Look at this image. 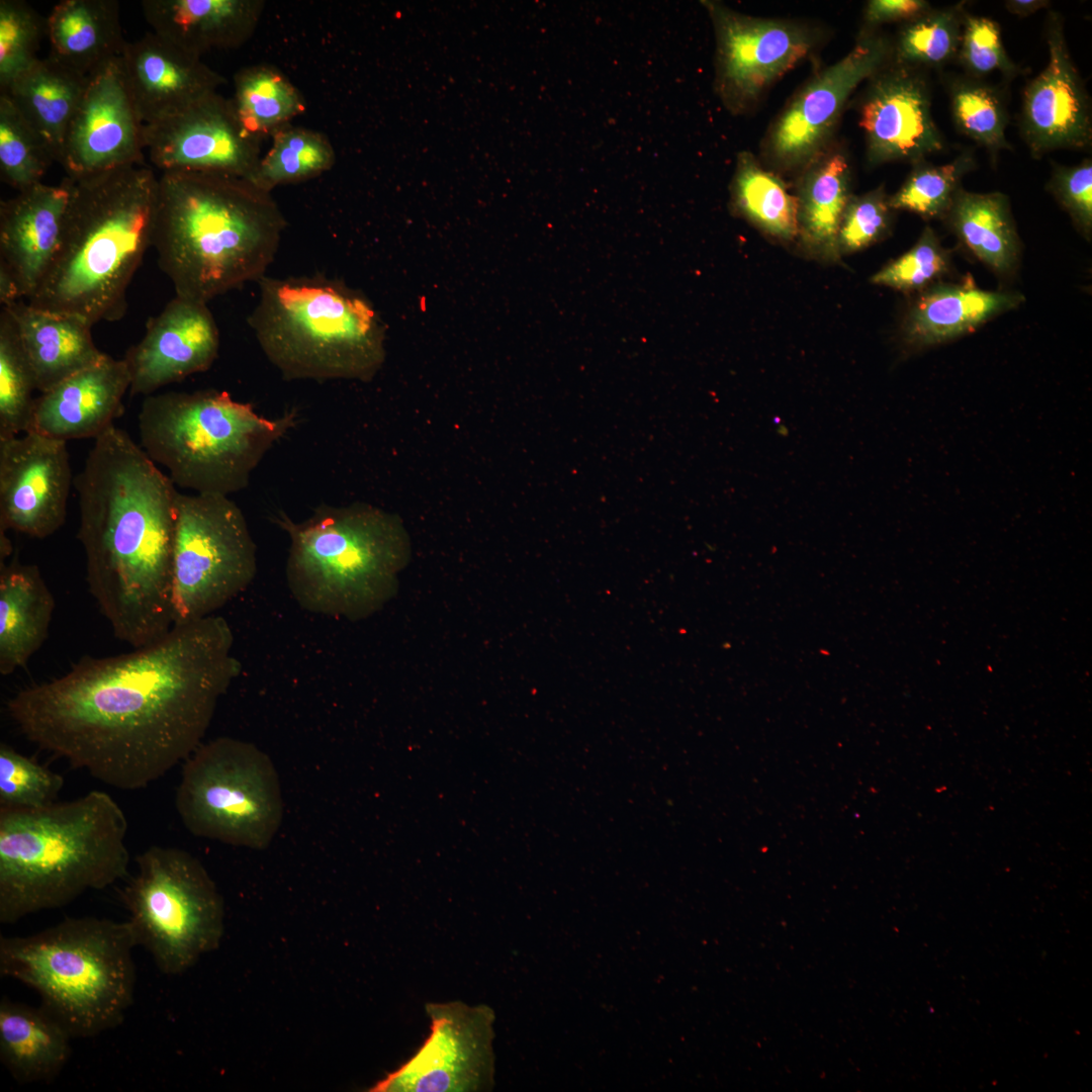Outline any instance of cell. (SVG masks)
<instances>
[{
  "label": "cell",
  "mask_w": 1092,
  "mask_h": 1092,
  "mask_svg": "<svg viewBox=\"0 0 1092 1092\" xmlns=\"http://www.w3.org/2000/svg\"><path fill=\"white\" fill-rule=\"evenodd\" d=\"M220 616L173 626L133 651L84 655L65 674L19 691L8 712L32 743L120 790L145 788L202 743L242 672Z\"/></svg>",
  "instance_id": "cell-1"
},
{
  "label": "cell",
  "mask_w": 1092,
  "mask_h": 1092,
  "mask_svg": "<svg viewBox=\"0 0 1092 1092\" xmlns=\"http://www.w3.org/2000/svg\"><path fill=\"white\" fill-rule=\"evenodd\" d=\"M846 157L831 153L817 157L803 176L798 200L799 234L814 253L835 260L838 232L849 193Z\"/></svg>",
  "instance_id": "cell-33"
},
{
  "label": "cell",
  "mask_w": 1092,
  "mask_h": 1092,
  "mask_svg": "<svg viewBox=\"0 0 1092 1092\" xmlns=\"http://www.w3.org/2000/svg\"><path fill=\"white\" fill-rule=\"evenodd\" d=\"M129 387L124 360L105 354L35 397L27 431L66 442L95 440L122 414Z\"/></svg>",
  "instance_id": "cell-23"
},
{
  "label": "cell",
  "mask_w": 1092,
  "mask_h": 1092,
  "mask_svg": "<svg viewBox=\"0 0 1092 1092\" xmlns=\"http://www.w3.org/2000/svg\"><path fill=\"white\" fill-rule=\"evenodd\" d=\"M964 2L931 8L906 22L899 32L894 62L915 69L940 68L956 61L964 16Z\"/></svg>",
  "instance_id": "cell-38"
},
{
  "label": "cell",
  "mask_w": 1092,
  "mask_h": 1092,
  "mask_svg": "<svg viewBox=\"0 0 1092 1092\" xmlns=\"http://www.w3.org/2000/svg\"><path fill=\"white\" fill-rule=\"evenodd\" d=\"M136 946L127 921L67 917L38 932L0 936V974L32 989L73 1038L118 1026L133 1003Z\"/></svg>",
  "instance_id": "cell-7"
},
{
  "label": "cell",
  "mask_w": 1092,
  "mask_h": 1092,
  "mask_svg": "<svg viewBox=\"0 0 1092 1092\" xmlns=\"http://www.w3.org/2000/svg\"><path fill=\"white\" fill-rule=\"evenodd\" d=\"M52 58L89 76L120 57L125 41L116 0H63L47 18Z\"/></svg>",
  "instance_id": "cell-30"
},
{
  "label": "cell",
  "mask_w": 1092,
  "mask_h": 1092,
  "mask_svg": "<svg viewBox=\"0 0 1092 1092\" xmlns=\"http://www.w3.org/2000/svg\"><path fill=\"white\" fill-rule=\"evenodd\" d=\"M272 136L269 151L249 177L266 191L313 178L330 170L335 163L331 143L317 131L286 125Z\"/></svg>",
  "instance_id": "cell-36"
},
{
  "label": "cell",
  "mask_w": 1092,
  "mask_h": 1092,
  "mask_svg": "<svg viewBox=\"0 0 1092 1092\" xmlns=\"http://www.w3.org/2000/svg\"><path fill=\"white\" fill-rule=\"evenodd\" d=\"M54 156L43 140L17 110L11 100L0 94V173L6 184L22 191L38 183Z\"/></svg>",
  "instance_id": "cell-41"
},
{
  "label": "cell",
  "mask_w": 1092,
  "mask_h": 1092,
  "mask_svg": "<svg viewBox=\"0 0 1092 1092\" xmlns=\"http://www.w3.org/2000/svg\"><path fill=\"white\" fill-rule=\"evenodd\" d=\"M144 124L128 91L121 56L88 76L68 126L59 164L80 178L145 165Z\"/></svg>",
  "instance_id": "cell-17"
},
{
  "label": "cell",
  "mask_w": 1092,
  "mask_h": 1092,
  "mask_svg": "<svg viewBox=\"0 0 1092 1092\" xmlns=\"http://www.w3.org/2000/svg\"><path fill=\"white\" fill-rule=\"evenodd\" d=\"M1045 39L1049 61L1026 84L1019 119L1020 133L1036 159L1058 150L1087 151L1092 145L1091 100L1058 12L1049 13Z\"/></svg>",
  "instance_id": "cell-20"
},
{
  "label": "cell",
  "mask_w": 1092,
  "mask_h": 1092,
  "mask_svg": "<svg viewBox=\"0 0 1092 1092\" xmlns=\"http://www.w3.org/2000/svg\"><path fill=\"white\" fill-rule=\"evenodd\" d=\"M84 76L48 56L17 75L6 95L59 163L64 139L86 88Z\"/></svg>",
  "instance_id": "cell-31"
},
{
  "label": "cell",
  "mask_w": 1092,
  "mask_h": 1092,
  "mask_svg": "<svg viewBox=\"0 0 1092 1092\" xmlns=\"http://www.w3.org/2000/svg\"><path fill=\"white\" fill-rule=\"evenodd\" d=\"M1023 300L1017 292L981 289L972 279L960 283L940 281L918 293L905 316L903 338L915 349L945 343L975 331Z\"/></svg>",
  "instance_id": "cell-26"
},
{
  "label": "cell",
  "mask_w": 1092,
  "mask_h": 1092,
  "mask_svg": "<svg viewBox=\"0 0 1092 1092\" xmlns=\"http://www.w3.org/2000/svg\"><path fill=\"white\" fill-rule=\"evenodd\" d=\"M121 62L132 102L143 124L163 119L216 92L225 80L156 33L126 42Z\"/></svg>",
  "instance_id": "cell-22"
},
{
  "label": "cell",
  "mask_w": 1092,
  "mask_h": 1092,
  "mask_svg": "<svg viewBox=\"0 0 1092 1092\" xmlns=\"http://www.w3.org/2000/svg\"><path fill=\"white\" fill-rule=\"evenodd\" d=\"M949 267L948 251L927 225L908 252L883 267L871 281L906 293H920L940 282Z\"/></svg>",
  "instance_id": "cell-44"
},
{
  "label": "cell",
  "mask_w": 1092,
  "mask_h": 1092,
  "mask_svg": "<svg viewBox=\"0 0 1092 1092\" xmlns=\"http://www.w3.org/2000/svg\"><path fill=\"white\" fill-rule=\"evenodd\" d=\"M136 867L120 892L136 946L164 975H180L219 946L222 897L200 860L186 850L153 845L138 855Z\"/></svg>",
  "instance_id": "cell-10"
},
{
  "label": "cell",
  "mask_w": 1092,
  "mask_h": 1092,
  "mask_svg": "<svg viewBox=\"0 0 1092 1092\" xmlns=\"http://www.w3.org/2000/svg\"><path fill=\"white\" fill-rule=\"evenodd\" d=\"M47 20L22 0L0 1V91L36 60Z\"/></svg>",
  "instance_id": "cell-43"
},
{
  "label": "cell",
  "mask_w": 1092,
  "mask_h": 1092,
  "mask_svg": "<svg viewBox=\"0 0 1092 1092\" xmlns=\"http://www.w3.org/2000/svg\"><path fill=\"white\" fill-rule=\"evenodd\" d=\"M892 210L882 186L860 196H851L839 226V254L853 253L882 240L890 231Z\"/></svg>",
  "instance_id": "cell-46"
},
{
  "label": "cell",
  "mask_w": 1092,
  "mask_h": 1092,
  "mask_svg": "<svg viewBox=\"0 0 1092 1092\" xmlns=\"http://www.w3.org/2000/svg\"><path fill=\"white\" fill-rule=\"evenodd\" d=\"M932 7L924 0H872L864 9V20L869 26L883 23L908 22Z\"/></svg>",
  "instance_id": "cell-48"
},
{
  "label": "cell",
  "mask_w": 1092,
  "mask_h": 1092,
  "mask_svg": "<svg viewBox=\"0 0 1092 1092\" xmlns=\"http://www.w3.org/2000/svg\"><path fill=\"white\" fill-rule=\"evenodd\" d=\"M912 165L902 186L889 197L890 207L916 213L924 219L943 220L962 187V179L976 169L977 159L972 151L966 150L946 164L934 165L925 159Z\"/></svg>",
  "instance_id": "cell-40"
},
{
  "label": "cell",
  "mask_w": 1092,
  "mask_h": 1092,
  "mask_svg": "<svg viewBox=\"0 0 1092 1092\" xmlns=\"http://www.w3.org/2000/svg\"><path fill=\"white\" fill-rule=\"evenodd\" d=\"M243 127L262 140L273 134L305 110L298 89L279 71L268 66L241 70L235 77L231 99Z\"/></svg>",
  "instance_id": "cell-34"
},
{
  "label": "cell",
  "mask_w": 1092,
  "mask_h": 1092,
  "mask_svg": "<svg viewBox=\"0 0 1092 1092\" xmlns=\"http://www.w3.org/2000/svg\"><path fill=\"white\" fill-rule=\"evenodd\" d=\"M175 806L195 836L265 849L283 819V796L271 758L252 742L221 736L184 761Z\"/></svg>",
  "instance_id": "cell-11"
},
{
  "label": "cell",
  "mask_w": 1092,
  "mask_h": 1092,
  "mask_svg": "<svg viewBox=\"0 0 1092 1092\" xmlns=\"http://www.w3.org/2000/svg\"><path fill=\"white\" fill-rule=\"evenodd\" d=\"M260 139L241 124L231 99L211 93L144 124L145 151L164 172H211L249 178L260 162Z\"/></svg>",
  "instance_id": "cell-15"
},
{
  "label": "cell",
  "mask_w": 1092,
  "mask_h": 1092,
  "mask_svg": "<svg viewBox=\"0 0 1092 1092\" xmlns=\"http://www.w3.org/2000/svg\"><path fill=\"white\" fill-rule=\"evenodd\" d=\"M69 179L59 248L26 302L91 326L119 321L128 285L153 247L159 178L146 165H130Z\"/></svg>",
  "instance_id": "cell-4"
},
{
  "label": "cell",
  "mask_w": 1092,
  "mask_h": 1092,
  "mask_svg": "<svg viewBox=\"0 0 1092 1092\" xmlns=\"http://www.w3.org/2000/svg\"><path fill=\"white\" fill-rule=\"evenodd\" d=\"M74 486L86 580L100 612L133 648L160 639L173 627L176 485L112 425L94 440Z\"/></svg>",
  "instance_id": "cell-2"
},
{
  "label": "cell",
  "mask_w": 1092,
  "mask_h": 1092,
  "mask_svg": "<svg viewBox=\"0 0 1092 1092\" xmlns=\"http://www.w3.org/2000/svg\"><path fill=\"white\" fill-rule=\"evenodd\" d=\"M127 821L105 792L37 809H0V922L63 907L127 874Z\"/></svg>",
  "instance_id": "cell-5"
},
{
  "label": "cell",
  "mask_w": 1092,
  "mask_h": 1092,
  "mask_svg": "<svg viewBox=\"0 0 1092 1092\" xmlns=\"http://www.w3.org/2000/svg\"><path fill=\"white\" fill-rule=\"evenodd\" d=\"M956 61L967 76L978 79L997 72L1010 80L1021 73L1003 46L1000 25L991 18L968 12L964 16Z\"/></svg>",
  "instance_id": "cell-45"
},
{
  "label": "cell",
  "mask_w": 1092,
  "mask_h": 1092,
  "mask_svg": "<svg viewBox=\"0 0 1092 1092\" xmlns=\"http://www.w3.org/2000/svg\"><path fill=\"white\" fill-rule=\"evenodd\" d=\"M153 32L200 58L214 49L242 44L258 23L263 2L254 0H144Z\"/></svg>",
  "instance_id": "cell-25"
},
{
  "label": "cell",
  "mask_w": 1092,
  "mask_h": 1092,
  "mask_svg": "<svg viewBox=\"0 0 1092 1092\" xmlns=\"http://www.w3.org/2000/svg\"><path fill=\"white\" fill-rule=\"evenodd\" d=\"M431 1034L372 1092H481L494 1085L492 1008L461 1001L428 1003Z\"/></svg>",
  "instance_id": "cell-13"
},
{
  "label": "cell",
  "mask_w": 1092,
  "mask_h": 1092,
  "mask_svg": "<svg viewBox=\"0 0 1092 1092\" xmlns=\"http://www.w3.org/2000/svg\"><path fill=\"white\" fill-rule=\"evenodd\" d=\"M930 86L922 70L895 62L870 78L859 106L871 165L914 164L945 149L931 113Z\"/></svg>",
  "instance_id": "cell-19"
},
{
  "label": "cell",
  "mask_w": 1092,
  "mask_h": 1092,
  "mask_svg": "<svg viewBox=\"0 0 1092 1092\" xmlns=\"http://www.w3.org/2000/svg\"><path fill=\"white\" fill-rule=\"evenodd\" d=\"M258 283L248 325L283 379L368 380L378 370L383 329L362 296L321 274Z\"/></svg>",
  "instance_id": "cell-8"
},
{
  "label": "cell",
  "mask_w": 1092,
  "mask_h": 1092,
  "mask_svg": "<svg viewBox=\"0 0 1092 1092\" xmlns=\"http://www.w3.org/2000/svg\"><path fill=\"white\" fill-rule=\"evenodd\" d=\"M274 521L289 539L286 584L303 611L357 621L395 595L411 553L399 517L355 503L321 505L298 522L279 513Z\"/></svg>",
  "instance_id": "cell-6"
},
{
  "label": "cell",
  "mask_w": 1092,
  "mask_h": 1092,
  "mask_svg": "<svg viewBox=\"0 0 1092 1092\" xmlns=\"http://www.w3.org/2000/svg\"><path fill=\"white\" fill-rule=\"evenodd\" d=\"M55 599L36 565L14 559L0 570V673L26 665L48 638Z\"/></svg>",
  "instance_id": "cell-29"
},
{
  "label": "cell",
  "mask_w": 1092,
  "mask_h": 1092,
  "mask_svg": "<svg viewBox=\"0 0 1092 1092\" xmlns=\"http://www.w3.org/2000/svg\"><path fill=\"white\" fill-rule=\"evenodd\" d=\"M2 307L13 317L40 393L105 355L93 341V326L79 316L43 310L21 300Z\"/></svg>",
  "instance_id": "cell-27"
},
{
  "label": "cell",
  "mask_w": 1092,
  "mask_h": 1092,
  "mask_svg": "<svg viewBox=\"0 0 1092 1092\" xmlns=\"http://www.w3.org/2000/svg\"><path fill=\"white\" fill-rule=\"evenodd\" d=\"M71 1034L40 1006L2 996L0 1060L19 1084L50 1083L67 1065Z\"/></svg>",
  "instance_id": "cell-28"
},
{
  "label": "cell",
  "mask_w": 1092,
  "mask_h": 1092,
  "mask_svg": "<svg viewBox=\"0 0 1092 1092\" xmlns=\"http://www.w3.org/2000/svg\"><path fill=\"white\" fill-rule=\"evenodd\" d=\"M732 200L740 214L770 236L792 240L799 234L797 197L746 152L737 159Z\"/></svg>",
  "instance_id": "cell-35"
},
{
  "label": "cell",
  "mask_w": 1092,
  "mask_h": 1092,
  "mask_svg": "<svg viewBox=\"0 0 1092 1092\" xmlns=\"http://www.w3.org/2000/svg\"><path fill=\"white\" fill-rule=\"evenodd\" d=\"M219 349V332L207 303L175 295L149 320L144 338L124 355L131 395L208 370Z\"/></svg>",
  "instance_id": "cell-21"
},
{
  "label": "cell",
  "mask_w": 1092,
  "mask_h": 1092,
  "mask_svg": "<svg viewBox=\"0 0 1092 1092\" xmlns=\"http://www.w3.org/2000/svg\"><path fill=\"white\" fill-rule=\"evenodd\" d=\"M716 35V88L741 112L810 52L813 36L793 21L758 18L705 2Z\"/></svg>",
  "instance_id": "cell-14"
},
{
  "label": "cell",
  "mask_w": 1092,
  "mask_h": 1092,
  "mask_svg": "<svg viewBox=\"0 0 1092 1092\" xmlns=\"http://www.w3.org/2000/svg\"><path fill=\"white\" fill-rule=\"evenodd\" d=\"M59 774L17 752L7 743L0 745V809H37L55 803L63 789Z\"/></svg>",
  "instance_id": "cell-42"
},
{
  "label": "cell",
  "mask_w": 1092,
  "mask_h": 1092,
  "mask_svg": "<svg viewBox=\"0 0 1092 1092\" xmlns=\"http://www.w3.org/2000/svg\"><path fill=\"white\" fill-rule=\"evenodd\" d=\"M36 390L31 366L9 310L0 313V439L29 429Z\"/></svg>",
  "instance_id": "cell-39"
},
{
  "label": "cell",
  "mask_w": 1092,
  "mask_h": 1092,
  "mask_svg": "<svg viewBox=\"0 0 1092 1092\" xmlns=\"http://www.w3.org/2000/svg\"><path fill=\"white\" fill-rule=\"evenodd\" d=\"M74 484L67 442L33 431L0 439V533L43 539L65 523Z\"/></svg>",
  "instance_id": "cell-18"
},
{
  "label": "cell",
  "mask_w": 1092,
  "mask_h": 1092,
  "mask_svg": "<svg viewBox=\"0 0 1092 1092\" xmlns=\"http://www.w3.org/2000/svg\"><path fill=\"white\" fill-rule=\"evenodd\" d=\"M1046 0H1008L1004 2L1006 10L1018 17H1026L1050 6Z\"/></svg>",
  "instance_id": "cell-49"
},
{
  "label": "cell",
  "mask_w": 1092,
  "mask_h": 1092,
  "mask_svg": "<svg viewBox=\"0 0 1092 1092\" xmlns=\"http://www.w3.org/2000/svg\"><path fill=\"white\" fill-rule=\"evenodd\" d=\"M298 420L295 410L263 417L225 391L154 393L139 413L140 445L176 486L229 495L249 485L267 452Z\"/></svg>",
  "instance_id": "cell-9"
},
{
  "label": "cell",
  "mask_w": 1092,
  "mask_h": 1092,
  "mask_svg": "<svg viewBox=\"0 0 1092 1092\" xmlns=\"http://www.w3.org/2000/svg\"><path fill=\"white\" fill-rule=\"evenodd\" d=\"M1068 212L1077 230L1087 239L1092 235V160L1073 166L1055 164L1046 185Z\"/></svg>",
  "instance_id": "cell-47"
},
{
  "label": "cell",
  "mask_w": 1092,
  "mask_h": 1092,
  "mask_svg": "<svg viewBox=\"0 0 1092 1092\" xmlns=\"http://www.w3.org/2000/svg\"><path fill=\"white\" fill-rule=\"evenodd\" d=\"M287 221L249 178L211 172H164L153 248L175 295L207 303L259 282L278 252Z\"/></svg>",
  "instance_id": "cell-3"
},
{
  "label": "cell",
  "mask_w": 1092,
  "mask_h": 1092,
  "mask_svg": "<svg viewBox=\"0 0 1092 1092\" xmlns=\"http://www.w3.org/2000/svg\"><path fill=\"white\" fill-rule=\"evenodd\" d=\"M943 220L961 243L992 271L1014 272L1020 242L1008 197L1001 192L976 193L960 188Z\"/></svg>",
  "instance_id": "cell-32"
},
{
  "label": "cell",
  "mask_w": 1092,
  "mask_h": 1092,
  "mask_svg": "<svg viewBox=\"0 0 1092 1092\" xmlns=\"http://www.w3.org/2000/svg\"><path fill=\"white\" fill-rule=\"evenodd\" d=\"M892 54L886 36L864 31L842 59L814 76L771 127L767 144L774 162L796 168L819 157L850 95L889 64Z\"/></svg>",
  "instance_id": "cell-16"
},
{
  "label": "cell",
  "mask_w": 1092,
  "mask_h": 1092,
  "mask_svg": "<svg viewBox=\"0 0 1092 1092\" xmlns=\"http://www.w3.org/2000/svg\"><path fill=\"white\" fill-rule=\"evenodd\" d=\"M69 177L59 185L38 183L0 204V263L29 299L59 248L70 198Z\"/></svg>",
  "instance_id": "cell-24"
},
{
  "label": "cell",
  "mask_w": 1092,
  "mask_h": 1092,
  "mask_svg": "<svg viewBox=\"0 0 1092 1092\" xmlns=\"http://www.w3.org/2000/svg\"><path fill=\"white\" fill-rule=\"evenodd\" d=\"M258 571L257 546L229 495L179 492L172 547L173 626L215 613L245 592Z\"/></svg>",
  "instance_id": "cell-12"
},
{
  "label": "cell",
  "mask_w": 1092,
  "mask_h": 1092,
  "mask_svg": "<svg viewBox=\"0 0 1092 1092\" xmlns=\"http://www.w3.org/2000/svg\"><path fill=\"white\" fill-rule=\"evenodd\" d=\"M952 121L958 131L986 149L992 161L1011 150L1005 131L1008 109L1000 90L983 79L958 76L948 81Z\"/></svg>",
  "instance_id": "cell-37"
}]
</instances>
